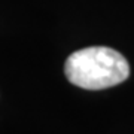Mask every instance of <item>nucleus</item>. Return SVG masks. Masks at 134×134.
<instances>
[{
	"mask_svg": "<svg viewBox=\"0 0 134 134\" xmlns=\"http://www.w3.org/2000/svg\"><path fill=\"white\" fill-rule=\"evenodd\" d=\"M66 77L83 90H104L124 82L130 66L122 54L107 46L79 49L64 64Z\"/></svg>",
	"mask_w": 134,
	"mask_h": 134,
	"instance_id": "f257e3e1",
	"label": "nucleus"
}]
</instances>
